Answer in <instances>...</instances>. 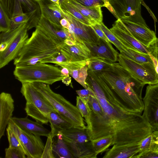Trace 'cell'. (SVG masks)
Listing matches in <instances>:
<instances>
[{
  "mask_svg": "<svg viewBox=\"0 0 158 158\" xmlns=\"http://www.w3.org/2000/svg\"><path fill=\"white\" fill-rule=\"evenodd\" d=\"M86 82L103 112L101 116L90 115L91 141L111 136L112 146L136 143L152 132L143 116L131 111L98 73H88Z\"/></svg>",
  "mask_w": 158,
  "mask_h": 158,
  "instance_id": "obj_1",
  "label": "cell"
},
{
  "mask_svg": "<svg viewBox=\"0 0 158 158\" xmlns=\"http://www.w3.org/2000/svg\"><path fill=\"white\" fill-rule=\"evenodd\" d=\"M98 73L131 111L141 114L144 108L142 93L144 84L118 63H114L112 71Z\"/></svg>",
  "mask_w": 158,
  "mask_h": 158,
  "instance_id": "obj_2",
  "label": "cell"
},
{
  "mask_svg": "<svg viewBox=\"0 0 158 158\" xmlns=\"http://www.w3.org/2000/svg\"><path fill=\"white\" fill-rule=\"evenodd\" d=\"M35 27V30L14 60L15 66L34 64L60 52V45L42 28Z\"/></svg>",
  "mask_w": 158,
  "mask_h": 158,
  "instance_id": "obj_3",
  "label": "cell"
},
{
  "mask_svg": "<svg viewBox=\"0 0 158 158\" xmlns=\"http://www.w3.org/2000/svg\"><path fill=\"white\" fill-rule=\"evenodd\" d=\"M31 83L55 110L74 127L81 129L87 128L77 107L60 94L53 91L49 85L39 82Z\"/></svg>",
  "mask_w": 158,
  "mask_h": 158,
  "instance_id": "obj_4",
  "label": "cell"
},
{
  "mask_svg": "<svg viewBox=\"0 0 158 158\" xmlns=\"http://www.w3.org/2000/svg\"><path fill=\"white\" fill-rule=\"evenodd\" d=\"M22 83L39 82L52 85L62 81L61 69L56 66L38 62L34 64L16 66L13 72Z\"/></svg>",
  "mask_w": 158,
  "mask_h": 158,
  "instance_id": "obj_5",
  "label": "cell"
},
{
  "mask_svg": "<svg viewBox=\"0 0 158 158\" xmlns=\"http://www.w3.org/2000/svg\"><path fill=\"white\" fill-rule=\"evenodd\" d=\"M27 22L12 27L9 31L0 35V68L1 69L17 56L28 40Z\"/></svg>",
  "mask_w": 158,
  "mask_h": 158,
  "instance_id": "obj_6",
  "label": "cell"
},
{
  "mask_svg": "<svg viewBox=\"0 0 158 158\" xmlns=\"http://www.w3.org/2000/svg\"><path fill=\"white\" fill-rule=\"evenodd\" d=\"M20 92L26 103L25 110L28 116L42 124H48L52 106L32 85L31 83H22Z\"/></svg>",
  "mask_w": 158,
  "mask_h": 158,
  "instance_id": "obj_7",
  "label": "cell"
},
{
  "mask_svg": "<svg viewBox=\"0 0 158 158\" xmlns=\"http://www.w3.org/2000/svg\"><path fill=\"white\" fill-rule=\"evenodd\" d=\"M109 10L117 19L127 20L148 27L141 15L143 0H108Z\"/></svg>",
  "mask_w": 158,
  "mask_h": 158,
  "instance_id": "obj_8",
  "label": "cell"
},
{
  "mask_svg": "<svg viewBox=\"0 0 158 158\" xmlns=\"http://www.w3.org/2000/svg\"><path fill=\"white\" fill-rule=\"evenodd\" d=\"M119 64L134 77L145 85L158 83V79L153 63L140 64L131 60L123 53L118 54Z\"/></svg>",
  "mask_w": 158,
  "mask_h": 158,
  "instance_id": "obj_9",
  "label": "cell"
},
{
  "mask_svg": "<svg viewBox=\"0 0 158 158\" xmlns=\"http://www.w3.org/2000/svg\"><path fill=\"white\" fill-rule=\"evenodd\" d=\"M8 125L18 137L27 158H41L45 145L40 136L22 129L11 118Z\"/></svg>",
  "mask_w": 158,
  "mask_h": 158,
  "instance_id": "obj_10",
  "label": "cell"
},
{
  "mask_svg": "<svg viewBox=\"0 0 158 158\" xmlns=\"http://www.w3.org/2000/svg\"><path fill=\"white\" fill-rule=\"evenodd\" d=\"M143 100L144 106L143 115L153 131H158V83L147 86Z\"/></svg>",
  "mask_w": 158,
  "mask_h": 158,
  "instance_id": "obj_11",
  "label": "cell"
},
{
  "mask_svg": "<svg viewBox=\"0 0 158 158\" xmlns=\"http://www.w3.org/2000/svg\"><path fill=\"white\" fill-rule=\"evenodd\" d=\"M61 10L64 18L66 19L74 25V36L77 41L86 46H92L98 44L100 38L91 26L81 23L61 8Z\"/></svg>",
  "mask_w": 158,
  "mask_h": 158,
  "instance_id": "obj_12",
  "label": "cell"
},
{
  "mask_svg": "<svg viewBox=\"0 0 158 158\" xmlns=\"http://www.w3.org/2000/svg\"><path fill=\"white\" fill-rule=\"evenodd\" d=\"M110 30L128 48L149 55L148 47L139 42L130 34L121 19H117Z\"/></svg>",
  "mask_w": 158,
  "mask_h": 158,
  "instance_id": "obj_13",
  "label": "cell"
},
{
  "mask_svg": "<svg viewBox=\"0 0 158 158\" xmlns=\"http://www.w3.org/2000/svg\"><path fill=\"white\" fill-rule=\"evenodd\" d=\"M121 20L130 34L145 46L148 47L156 39L155 32L148 27L127 20Z\"/></svg>",
  "mask_w": 158,
  "mask_h": 158,
  "instance_id": "obj_14",
  "label": "cell"
},
{
  "mask_svg": "<svg viewBox=\"0 0 158 158\" xmlns=\"http://www.w3.org/2000/svg\"><path fill=\"white\" fill-rule=\"evenodd\" d=\"M14 101L11 95L2 92L0 95V139L4 135L6 127L12 117Z\"/></svg>",
  "mask_w": 158,
  "mask_h": 158,
  "instance_id": "obj_15",
  "label": "cell"
},
{
  "mask_svg": "<svg viewBox=\"0 0 158 158\" xmlns=\"http://www.w3.org/2000/svg\"><path fill=\"white\" fill-rule=\"evenodd\" d=\"M75 45L69 46L65 43L60 47V51L69 61L77 62L91 57V52L84 44L77 41Z\"/></svg>",
  "mask_w": 158,
  "mask_h": 158,
  "instance_id": "obj_16",
  "label": "cell"
},
{
  "mask_svg": "<svg viewBox=\"0 0 158 158\" xmlns=\"http://www.w3.org/2000/svg\"><path fill=\"white\" fill-rule=\"evenodd\" d=\"M86 46L91 52V57H98L112 63L118 60V52L110 43L107 42L101 38L97 44Z\"/></svg>",
  "mask_w": 158,
  "mask_h": 158,
  "instance_id": "obj_17",
  "label": "cell"
},
{
  "mask_svg": "<svg viewBox=\"0 0 158 158\" xmlns=\"http://www.w3.org/2000/svg\"><path fill=\"white\" fill-rule=\"evenodd\" d=\"M107 149L104 158H134L139 153V143L131 144H114Z\"/></svg>",
  "mask_w": 158,
  "mask_h": 158,
  "instance_id": "obj_18",
  "label": "cell"
},
{
  "mask_svg": "<svg viewBox=\"0 0 158 158\" xmlns=\"http://www.w3.org/2000/svg\"><path fill=\"white\" fill-rule=\"evenodd\" d=\"M14 122L22 129L36 136L48 137L51 131L44 127L43 124L36 121L33 122L26 117L24 118L13 117L11 118Z\"/></svg>",
  "mask_w": 158,
  "mask_h": 158,
  "instance_id": "obj_19",
  "label": "cell"
},
{
  "mask_svg": "<svg viewBox=\"0 0 158 158\" xmlns=\"http://www.w3.org/2000/svg\"><path fill=\"white\" fill-rule=\"evenodd\" d=\"M35 26L43 29L61 47L64 44V41L67 38L63 27L59 28L52 25L41 16L36 19L33 27Z\"/></svg>",
  "mask_w": 158,
  "mask_h": 158,
  "instance_id": "obj_20",
  "label": "cell"
},
{
  "mask_svg": "<svg viewBox=\"0 0 158 158\" xmlns=\"http://www.w3.org/2000/svg\"><path fill=\"white\" fill-rule=\"evenodd\" d=\"M88 129H79L72 127L59 133L62 134L64 140L67 142L78 143L89 142L90 140L88 134Z\"/></svg>",
  "mask_w": 158,
  "mask_h": 158,
  "instance_id": "obj_21",
  "label": "cell"
},
{
  "mask_svg": "<svg viewBox=\"0 0 158 158\" xmlns=\"http://www.w3.org/2000/svg\"><path fill=\"white\" fill-rule=\"evenodd\" d=\"M71 4L83 16L93 24H101L102 22V14L101 7L83 6L75 0H68Z\"/></svg>",
  "mask_w": 158,
  "mask_h": 158,
  "instance_id": "obj_22",
  "label": "cell"
},
{
  "mask_svg": "<svg viewBox=\"0 0 158 158\" xmlns=\"http://www.w3.org/2000/svg\"><path fill=\"white\" fill-rule=\"evenodd\" d=\"M73 158H97L92 148L91 141L85 143H78L65 141Z\"/></svg>",
  "mask_w": 158,
  "mask_h": 158,
  "instance_id": "obj_23",
  "label": "cell"
},
{
  "mask_svg": "<svg viewBox=\"0 0 158 158\" xmlns=\"http://www.w3.org/2000/svg\"><path fill=\"white\" fill-rule=\"evenodd\" d=\"M49 122L51 128V134L52 138L56 136L62 131L72 127H74L55 110L50 113Z\"/></svg>",
  "mask_w": 158,
  "mask_h": 158,
  "instance_id": "obj_24",
  "label": "cell"
},
{
  "mask_svg": "<svg viewBox=\"0 0 158 158\" xmlns=\"http://www.w3.org/2000/svg\"><path fill=\"white\" fill-rule=\"evenodd\" d=\"M56 137V139L55 141L53 138L52 145V152L54 158H73L62 134L59 133Z\"/></svg>",
  "mask_w": 158,
  "mask_h": 158,
  "instance_id": "obj_25",
  "label": "cell"
},
{
  "mask_svg": "<svg viewBox=\"0 0 158 158\" xmlns=\"http://www.w3.org/2000/svg\"><path fill=\"white\" fill-rule=\"evenodd\" d=\"M114 63H112L96 57H92L88 65V73L109 71L114 69Z\"/></svg>",
  "mask_w": 158,
  "mask_h": 158,
  "instance_id": "obj_26",
  "label": "cell"
},
{
  "mask_svg": "<svg viewBox=\"0 0 158 158\" xmlns=\"http://www.w3.org/2000/svg\"><path fill=\"white\" fill-rule=\"evenodd\" d=\"M60 5L63 10L71 15L79 21L88 25H93L91 21L74 8L68 0H64Z\"/></svg>",
  "mask_w": 158,
  "mask_h": 158,
  "instance_id": "obj_27",
  "label": "cell"
},
{
  "mask_svg": "<svg viewBox=\"0 0 158 158\" xmlns=\"http://www.w3.org/2000/svg\"><path fill=\"white\" fill-rule=\"evenodd\" d=\"M76 106L82 116L85 119L88 130L91 128L90 122L91 109L88 103V101L79 96L76 98Z\"/></svg>",
  "mask_w": 158,
  "mask_h": 158,
  "instance_id": "obj_28",
  "label": "cell"
},
{
  "mask_svg": "<svg viewBox=\"0 0 158 158\" xmlns=\"http://www.w3.org/2000/svg\"><path fill=\"white\" fill-rule=\"evenodd\" d=\"M113 141L111 136H108L98 139L91 141L92 148L97 155L104 152L111 146Z\"/></svg>",
  "mask_w": 158,
  "mask_h": 158,
  "instance_id": "obj_29",
  "label": "cell"
},
{
  "mask_svg": "<svg viewBox=\"0 0 158 158\" xmlns=\"http://www.w3.org/2000/svg\"><path fill=\"white\" fill-rule=\"evenodd\" d=\"M100 24L102 31L110 43L113 44L117 48L121 53H124L127 49L128 48L102 22Z\"/></svg>",
  "mask_w": 158,
  "mask_h": 158,
  "instance_id": "obj_30",
  "label": "cell"
},
{
  "mask_svg": "<svg viewBox=\"0 0 158 158\" xmlns=\"http://www.w3.org/2000/svg\"><path fill=\"white\" fill-rule=\"evenodd\" d=\"M88 65L69 71V75L85 89H87L86 79L88 76Z\"/></svg>",
  "mask_w": 158,
  "mask_h": 158,
  "instance_id": "obj_31",
  "label": "cell"
},
{
  "mask_svg": "<svg viewBox=\"0 0 158 158\" xmlns=\"http://www.w3.org/2000/svg\"><path fill=\"white\" fill-rule=\"evenodd\" d=\"M123 54L131 60L138 63H153L149 55L143 54L130 48H127L125 53Z\"/></svg>",
  "mask_w": 158,
  "mask_h": 158,
  "instance_id": "obj_32",
  "label": "cell"
},
{
  "mask_svg": "<svg viewBox=\"0 0 158 158\" xmlns=\"http://www.w3.org/2000/svg\"><path fill=\"white\" fill-rule=\"evenodd\" d=\"M40 10L41 16L51 24L56 27L61 28L60 22L56 18L52 10L49 9L47 5L44 4L41 1L38 2Z\"/></svg>",
  "mask_w": 158,
  "mask_h": 158,
  "instance_id": "obj_33",
  "label": "cell"
},
{
  "mask_svg": "<svg viewBox=\"0 0 158 158\" xmlns=\"http://www.w3.org/2000/svg\"><path fill=\"white\" fill-rule=\"evenodd\" d=\"M11 28L10 18L0 4V31L6 32L10 30Z\"/></svg>",
  "mask_w": 158,
  "mask_h": 158,
  "instance_id": "obj_34",
  "label": "cell"
},
{
  "mask_svg": "<svg viewBox=\"0 0 158 158\" xmlns=\"http://www.w3.org/2000/svg\"><path fill=\"white\" fill-rule=\"evenodd\" d=\"M6 132L9 142V147L19 149L25 153L23 148L18 137L8 125L6 128Z\"/></svg>",
  "mask_w": 158,
  "mask_h": 158,
  "instance_id": "obj_35",
  "label": "cell"
},
{
  "mask_svg": "<svg viewBox=\"0 0 158 158\" xmlns=\"http://www.w3.org/2000/svg\"><path fill=\"white\" fill-rule=\"evenodd\" d=\"M88 103L91 109V115L101 116L103 114L102 109L95 95L89 97Z\"/></svg>",
  "mask_w": 158,
  "mask_h": 158,
  "instance_id": "obj_36",
  "label": "cell"
},
{
  "mask_svg": "<svg viewBox=\"0 0 158 158\" xmlns=\"http://www.w3.org/2000/svg\"><path fill=\"white\" fill-rule=\"evenodd\" d=\"M90 58H91L86 60L77 62L68 61L66 62L57 63L56 64L62 68H66L69 71L88 65Z\"/></svg>",
  "mask_w": 158,
  "mask_h": 158,
  "instance_id": "obj_37",
  "label": "cell"
},
{
  "mask_svg": "<svg viewBox=\"0 0 158 158\" xmlns=\"http://www.w3.org/2000/svg\"><path fill=\"white\" fill-rule=\"evenodd\" d=\"M81 5L88 7H105L108 10L110 4L108 0H75Z\"/></svg>",
  "mask_w": 158,
  "mask_h": 158,
  "instance_id": "obj_38",
  "label": "cell"
},
{
  "mask_svg": "<svg viewBox=\"0 0 158 158\" xmlns=\"http://www.w3.org/2000/svg\"><path fill=\"white\" fill-rule=\"evenodd\" d=\"M5 158H25L24 152L19 149L8 147L5 149Z\"/></svg>",
  "mask_w": 158,
  "mask_h": 158,
  "instance_id": "obj_39",
  "label": "cell"
},
{
  "mask_svg": "<svg viewBox=\"0 0 158 158\" xmlns=\"http://www.w3.org/2000/svg\"><path fill=\"white\" fill-rule=\"evenodd\" d=\"M53 138L52 137L51 134L47 137V140L46 144L45 145L41 158H54L52 152Z\"/></svg>",
  "mask_w": 158,
  "mask_h": 158,
  "instance_id": "obj_40",
  "label": "cell"
},
{
  "mask_svg": "<svg viewBox=\"0 0 158 158\" xmlns=\"http://www.w3.org/2000/svg\"><path fill=\"white\" fill-rule=\"evenodd\" d=\"M153 140L152 133L142 139L139 143V153L149 149Z\"/></svg>",
  "mask_w": 158,
  "mask_h": 158,
  "instance_id": "obj_41",
  "label": "cell"
},
{
  "mask_svg": "<svg viewBox=\"0 0 158 158\" xmlns=\"http://www.w3.org/2000/svg\"><path fill=\"white\" fill-rule=\"evenodd\" d=\"M68 61L65 56L60 51V52L57 55L44 59L39 62L42 63H52L56 64L57 63L66 62Z\"/></svg>",
  "mask_w": 158,
  "mask_h": 158,
  "instance_id": "obj_42",
  "label": "cell"
},
{
  "mask_svg": "<svg viewBox=\"0 0 158 158\" xmlns=\"http://www.w3.org/2000/svg\"><path fill=\"white\" fill-rule=\"evenodd\" d=\"M14 3L15 0H0V4L2 6L10 18L13 15Z\"/></svg>",
  "mask_w": 158,
  "mask_h": 158,
  "instance_id": "obj_43",
  "label": "cell"
},
{
  "mask_svg": "<svg viewBox=\"0 0 158 158\" xmlns=\"http://www.w3.org/2000/svg\"><path fill=\"white\" fill-rule=\"evenodd\" d=\"M30 18L27 14L23 13L10 18L12 27L27 22Z\"/></svg>",
  "mask_w": 158,
  "mask_h": 158,
  "instance_id": "obj_44",
  "label": "cell"
},
{
  "mask_svg": "<svg viewBox=\"0 0 158 158\" xmlns=\"http://www.w3.org/2000/svg\"><path fill=\"white\" fill-rule=\"evenodd\" d=\"M158 158V151L149 149L139 153L134 158Z\"/></svg>",
  "mask_w": 158,
  "mask_h": 158,
  "instance_id": "obj_45",
  "label": "cell"
},
{
  "mask_svg": "<svg viewBox=\"0 0 158 158\" xmlns=\"http://www.w3.org/2000/svg\"><path fill=\"white\" fill-rule=\"evenodd\" d=\"M76 92L79 97L87 101L90 96H95L93 90L89 86L87 89L77 90Z\"/></svg>",
  "mask_w": 158,
  "mask_h": 158,
  "instance_id": "obj_46",
  "label": "cell"
},
{
  "mask_svg": "<svg viewBox=\"0 0 158 158\" xmlns=\"http://www.w3.org/2000/svg\"><path fill=\"white\" fill-rule=\"evenodd\" d=\"M149 55L153 61L158 79V48L154 49L148 47Z\"/></svg>",
  "mask_w": 158,
  "mask_h": 158,
  "instance_id": "obj_47",
  "label": "cell"
},
{
  "mask_svg": "<svg viewBox=\"0 0 158 158\" xmlns=\"http://www.w3.org/2000/svg\"><path fill=\"white\" fill-rule=\"evenodd\" d=\"M91 26L100 38L109 43H110L102 31L100 24L96 23Z\"/></svg>",
  "mask_w": 158,
  "mask_h": 158,
  "instance_id": "obj_48",
  "label": "cell"
},
{
  "mask_svg": "<svg viewBox=\"0 0 158 158\" xmlns=\"http://www.w3.org/2000/svg\"><path fill=\"white\" fill-rule=\"evenodd\" d=\"M26 8L31 13L34 12L37 7V5L33 0H19Z\"/></svg>",
  "mask_w": 158,
  "mask_h": 158,
  "instance_id": "obj_49",
  "label": "cell"
},
{
  "mask_svg": "<svg viewBox=\"0 0 158 158\" xmlns=\"http://www.w3.org/2000/svg\"><path fill=\"white\" fill-rule=\"evenodd\" d=\"M153 140L151 147L158 150V131L152 132Z\"/></svg>",
  "mask_w": 158,
  "mask_h": 158,
  "instance_id": "obj_50",
  "label": "cell"
},
{
  "mask_svg": "<svg viewBox=\"0 0 158 158\" xmlns=\"http://www.w3.org/2000/svg\"><path fill=\"white\" fill-rule=\"evenodd\" d=\"M62 29L65 33L67 39L70 40L74 42L76 41L74 36L73 34L70 33L68 29L63 27H62Z\"/></svg>",
  "mask_w": 158,
  "mask_h": 158,
  "instance_id": "obj_51",
  "label": "cell"
},
{
  "mask_svg": "<svg viewBox=\"0 0 158 158\" xmlns=\"http://www.w3.org/2000/svg\"><path fill=\"white\" fill-rule=\"evenodd\" d=\"M60 23L63 27L68 30L70 25L69 21L66 19L64 18L60 21Z\"/></svg>",
  "mask_w": 158,
  "mask_h": 158,
  "instance_id": "obj_52",
  "label": "cell"
},
{
  "mask_svg": "<svg viewBox=\"0 0 158 158\" xmlns=\"http://www.w3.org/2000/svg\"><path fill=\"white\" fill-rule=\"evenodd\" d=\"M62 82L65 84L67 86H68L71 83V78L69 75L65 76L62 80Z\"/></svg>",
  "mask_w": 158,
  "mask_h": 158,
  "instance_id": "obj_53",
  "label": "cell"
},
{
  "mask_svg": "<svg viewBox=\"0 0 158 158\" xmlns=\"http://www.w3.org/2000/svg\"><path fill=\"white\" fill-rule=\"evenodd\" d=\"M152 48H158V38L156 39L153 41L148 47Z\"/></svg>",
  "mask_w": 158,
  "mask_h": 158,
  "instance_id": "obj_54",
  "label": "cell"
},
{
  "mask_svg": "<svg viewBox=\"0 0 158 158\" xmlns=\"http://www.w3.org/2000/svg\"><path fill=\"white\" fill-rule=\"evenodd\" d=\"M61 73L63 76L65 77L69 75V70L66 68H62Z\"/></svg>",
  "mask_w": 158,
  "mask_h": 158,
  "instance_id": "obj_55",
  "label": "cell"
},
{
  "mask_svg": "<svg viewBox=\"0 0 158 158\" xmlns=\"http://www.w3.org/2000/svg\"><path fill=\"white\" fill-rule=\"evenodd\" d=\"M64 43L66 45L69 46H73L76 44L74 42L67 39L64 40Z\"/></svg>",
  "mask_w": 158,
  "mask_h": 158,
  "instance_id": "obj_56",
  "label": "cell"
},
{
  "mask_svg": "<svg viewBox=\"0 0 158 158\" xmlns=\"http://www.w3.org/2000/svg\"><path fill=\"white\" fill-rule=\"evenodd\" d=\"M54 3L59 5V0H50Z\"/></svg>",
  "mask_w": 158,
  "mask_h": 158,
  "instance_id": "obj_57",
  "label": "cell"
},
{
  "mask_svg": "<svg viewBox=\"0 0 158 158\" xmlns=\"http://www.w3.org/2000/svg\"><path fill=\"white\" fill-rule=\"evenodd\" d=\"M34 1L36 2H40L41 1H42V0H33Z\"/></svg>",
  "mask_w": 158,
  "mask_h": 158,
  "instance_id": "obj_58",
  "label": "cell"
},
{
  "mask_svg": "<svg viewBox=\"0 0 158 158\" xmlns=\"http://www.w3.org/2000/svg\"><path fill=\"white\" fill-rule=\"evenodd\" d=\"M64 0H59V5Z\"/></svg>",
  "mask_w": 158,
  "mask_h": 158,
  "instance_id": "obj_59",
  "label": "cell"
}]
</instances>
